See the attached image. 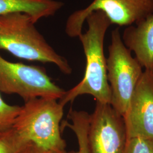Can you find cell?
I'll use <instances>...</instances> for the list:
<instances>
[{
	"mask_svg": "<svg viewBox=\"0 0 153 153\" xmlns=\"http://www.w3.org/2000/svg\"><path fill=\"white\" fill-rule=\"evenodd\" d=\"M1 134H0V136H1Z\"/></svg>",
	"mask_w": 153,
	"mask_h": 153,
	"instance_id": "obj_16",
	"label": "cell"
},
{
	"mask_svg": "<svg viewBox=\"0 0 153 153\" xmlns=\"http://www.w3.org/2000/svg\"><path fill=\"white\" fill-rule=\"evenodd\" d=\"M135 25L125 28L122 40L145 71L153 73V13Z\"/></svg>",
	"mask_w": 153,
	"mask_h": 153,
	"instance_id": "obj_9",
	"label": "cell"
},
{
	"mask_svg": "<svg viewBox=\"0 0 153 153\" xmlns=\"http://www.w3.org/2000/svg\"><path fill=\"white\" fill-rule=\"evenodd\" d=\"M29 142L12 128L0 136V153H21Z\"/></svg>",
	"mask_w": 153,
	"mask_h": 153,
	"instance_id": "obj_12",
	"label": "cell"
},
{
	"mask_svg": "<svg viewBox=\"0 0 153 153\" xmlns=\"http://www.w3.org/2000/svg\"><path fill=\"white\" fill-rule=\"evenodd\" d=\"M21 153H67V152H56L48 150L30 142Z\"/></svg>",
	"mask_w": 153,
	"mask_h": 153,
	"instance_id": "obj_15",
	"label": "cell"
},
{
	"mask_svg": "<svg viewBox=\"0 0 153 153\" xmlns=\"http://www.w3.org/2000/svg\"><path fill=\"white\" fill-rule=\"evenodd\" d=\"M71 123L64 121L62 125L70 128L76 136L78 149L77 151H71L67 153H89L88 146V129L90 121V115L83 111L70 109L68 115Z\"/></svg>",
	"mask_w": 153,
	"mask_h": 153,
	"instance_id": "obj_11",
	"label": "cell"
},
{
	"mask_svg": "<svg viewBox=\"0 0 153 153\" xmlns=\"http://www.w3.org/2000/svg\"><path fill=\"white\" fill-rule=\"evenodd\" d=\"M89 153H124L127 133L124 117L108 103L97 102L90 115Z\"/></svg>",
	"mask_w": 153,
	"mask_h": 153,
	"instance_id": "obj_7",
	"label": "cell"
},
{
	"mask_svg": "<svg viewBox=\"0 0 153 153\" xmlns=\"http://www.w3.org/2000/svg\"><path fill=\"white\" fill-rule=\"evenodd\" d=\"M88 30L78 37L86 57V69L83 78L74 87L65 91L59 102L64 107L78 97L91 95L97 102L110 104L111 94L107 79L106 58L104 53L105 33L112 25L101 11L91 13L86 18Z\"/></svg>",
	"mask_w": 153,
	"mask_h": 153,
	"instance_id": "obj_1",
	"label": "cell"
},
{
	"mask_svg": "<svg viewBox=\"0 0 153 153\" xmlns=\"http://www.w3.org/2000/svg\"><path fill=\"white\" fill-rule=\"evenodd\" d=\"M21 109V106L6 103L0 93V134L11 129Z\"/></svg>",
	"mask_w": 153,
	"mask_h": 153,
	"instance_id": "obj_13",
	"label": "cell"
},
{
	"mask_svg": "<svg viewBox=\"0 0 153 153\" xmlns=\"http://www.w3.org/2000/svg\"><path fill=\"white\" fill-rule=\"evenodd\" d=\"M123 117L128 139L141 137L153 140V73L151 71L143 72Z\"/></svg>",
	"mask_w": 153,
	"mask_h": 153,
	"instance_id": "obj_8",
	"label": "cell"
},
{
	"mask_svg": "<svg viewBox=\"0 0 153 153\" xmlns=\"http://www.w3.org/2000/svg\"><path fill=\"white\" fill-rule=\"evenodd\" d=\"M124 153H153V140L141 137L128 138Z\"/></svg>",
	"mask_w": 153,
	"mask_h": 153,
	"instance_id": "obj_14",
	"label": "cell"
},
{
	"mask_svg": "<svg viewBox=\"0 0 153 153\" xmlns=\"http://www.w3.org/2000/svg\"><path fill=\"white\" fill-rule=\"evenodd\" d=\"M106 59L107 79L111 90L110 104L123 117L142 76V66L124 44L120 28L111 32V42Z\"/></svg>",
	"mask_w": 153,
	"mask_h": 153,
	"instance_id": "obj_4",
	"label": "cell"
},
{
	"mask_svg": "<svg viewBox=\"0 0 153 153\" xmlns=\"http://www.w3.org/2000/svg\"><path fill=\"white\" fill-rule=\"evenodd\" d=\"M65 91L43 68L12 62L0 56V93L16 94L25 102L36 98L59 100Z\"/></svg>",
	"mask_w": 153,
	"mask_h": 153,
	"instance_id": "obj_5",
	"label": "cell"
},
{
	"mask_svg": "<svg viewBox=\"0 0 153 153\" xmlns=\"http://www.w3.org/2000/svg\"><path fill=\"white\" fill-rule=\"evenodd\" d=\"M96 11L104 13L112 25L129 26L153 14V0H93L86 7L73 12L68 17L65 25L67 35L78 37L86 18Z\"/></svg>",
	"mask_w": 153,
	"mask_h": 153,
	"instance_id": "obj_6",
	"label": "cell"
},
{
	"mask_svg": "<svg viewBox=\"0 0 153 153\" xmlns=\"http://www.w3.org/2000/svg\"><path fill=\"white\" fill-rule=\"evenodd\" d=\"M64 4L57 0H0V16L21 12L31 16L35 23L53 16Z\"/></svg>",
	"mask_w": 153,
	"mask_h": 153,
	"instance_id": "obj_10",
	"label": "cell"
},
{
	"mask_svg": "<svg viewBox=\"0 0 153 153\" xmlns=\"http://www.w3.org/2000/svg\"><path fill=\"white\" fill-rule=\"evenodd\" d=\"M35 23L21 12L0 16V50L23 60L55 64L62 73L71 74L68 61L48 43Z\"/></svg>",
	"mask_w": 153,
	"mask_h": 153,
	"instance_id": "obj_2",
	"label": "cell"
},
{
	"mask_svg": "<svg viewBox=\"0 0 153 153\" xmlns=\"http://www.w3.org/2000/svg\"><path fill=\"white\" fill-rule=\"evenodd\" d=\"M57 100L36 98L25 102L13 128L38 146L65 152L66 143L62 137L60 126L64 107Z\"/></svg>",
	"mask_w": 153,
	"mask_h": 153,
	"instance_id": "obj_3",
	"label": "cell"
}]
</instances>
